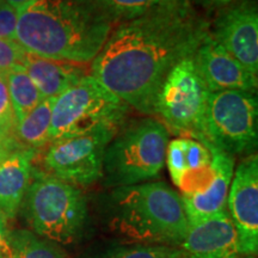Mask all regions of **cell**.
Wrapping results in <instances>:
<instances>
[{"mask_svg":"<svg viewBox=\"0 0 258 258\" xmlns=\"http://www.w3.org/2000/svg\"><path fill=\"white\" fill-rule=\"evenodd\" d=\"M208 32L190 0H161L112 29L92 60L91 76L131 108L152 115L167 74L195 53Z\"/></svg>","mask_w":258,"mask_h":258,"instance_id":"1","label":"cell"},{"mask_svg":"<svg viewBox=\"0 0 258 258\" xmlns=\"http://www.w3.org/2000/svg\"><path fill=\"white\" fill-rule=\"evenodd\" d=\"M112 29L92 0H32L18 9L15 40L36 56L88 63Z\"/></svg>","mask_w":258,"mask_h":258,"instance_id":"2","label":"cell"},{"mask_svg":"<svg viewBox=\"0 0 258 258\" xmlns=\"http://www.w3.org/2000/svg\"><path fill=\"white\" fill-rule=\"evenodd\" d=\"M112 230L131 243L178 247L189 228L182 199L164 182L112 191Z\"/></svg>","mask_w":258,"mask_h":258,"instance_id":"3","label":"cell"},{"mask_svg":"<svg viewBox=\"0 0 258 258\" xmlns=\"http://www.w3.org/2000/svg\"><path fill=\"white\" fill-rule=\"evenodd\" d=\"M21 207L31 232L59 245L78 240L88 219L86 199L78 186L34 169Z\"/></svg>","mask_w":258,"mask_h":258,"instance_id":"4","label":"cell"},{"mask_svg":"<svg viewBox=\"0 0 258 258\" xmlns=\"http://www.w3.org/2000/svg\"><path fill=\"white\" fill-rule=\"evenodd\" d=\"M169 131L154 118L137 120L116 133L103 160L104 184L112 188L140 184L163 170Z\"/></svg>","mask_w":258,"mask_h":258,"instance_id":"5","label":"cell"},{"mask_svg":"<svg viewBox=\"0 0 258 258\" xmlns=\"http://www.w3.org/2000/svg\"><path fill=\"white\" fill-rule=\"evenodd\" d=\"M129 110L127 103L92 76L84 77L54 99L50 143L98 129H120Z\"/></svg>","mask_w":258,"mask_h":258,"instance_id":"6","label":"cell"},{"mask_svg":"<svg viewBox=\"0 0 258 258\" xmlns=\"http://www.w3.org/2000/svg\"><path fill=\"white\" fill-rule=\"evenodd\" d=\"M194 54L180 60L167 74L157 95L154 115L175 133L200 141L211 91L199 72Z\"/></svg>","mask_w":258,"mask_h":258,"instance_id":"7","label":"cell"},{"mask_svg":"<svg viewBox=\"0 0 258 258\" xmlns=\"http://www.w3.org/2000/svg\"><path fill=\"white\" fill-rule=\"evenodd\" d=\"M257 124L256 93L235 90L209 93L202 140L232 157L250 156L257 147Z\"/></svg>","mask_w":258,"mask_h":258,"instance_id":"8","label":"cell"},{"mask_svg":"<svg viewBox=\"0 0 258 258\" xmlns=\"http://www.w3.org/2000/svg\"><path fill=\"white\" fill-rule=\"evenodd\" d=\"M118 129L104 128L50 143L44 165L50 175L76 186H88L103 177L105 150Z\"/></svg>","mask_w":258,"mask_h":258,"instance_id":"9","label":"cell"},{"mask_svg":"<svg viewBox=\"0 0 258 258\" xmlns=\"http://www.w3.org/2000/svg\"><path fill=\"white\" fill-rule=\"evenodd\" d=\"M228 213L238 235L240 254L258 251V158L250 154L240 161L227 196Z\"/></svg>","mask_w":258,"mask_h":258,"instance_id":"10","label":"cell"},{"mask_svg":"<svg viewBox=\"0 0 258 258\" xmlns=\"http://www.w3.org/2000/svg\"><path fill=\"white\" fill-rule=\"evenodd\" d=\"M209 35L251 73H258V12L253 0L222 10Z\"/></svg>","mask_w":258,"mask_h":258,"instance_id":"11","label":"cell"},{"mask_svg":"<svg viewBox=\"0 0 258 258\" xmlns=\"http://www.w3.org/2000/svg\"><path fill=\"white\" fill-rule=\"evenodd\" d=\"M194 57L211 92L235 90L257 93V74L245 69L239 61L213 40L209 32L201 41Z\"/></svg>","mask_w":258,"mask_h":258,"instance_id":"12","label":"cell"},{"mask_svg":"<svg viewBox=\"0 0 258 258\" xmlns=\"http://www.w3.org/2000/svg\"><path fill=\"white\" fill-rule=\"evenodd\" d=\"M179 258H238V235L227 209L189 225Z\"/></svg>","mask_w":258,"mask_h":258,"instance_id":"13","label":"cell"},{"mask_svg":"<svg viewBox=\"0 0 258 258\" xmlns=\"http://www.w3.org/2000/svg\"><path fill=\"white\" fill-rule=\"evenodd\" d=\"M202 143L207 144L212 152L215 176L211 186L203 192L180 195L189 225H194L225 211L234 172V157L219 150L207 140H202Z\"/></svg>","mask_w":258,"mask_h":258,"instance_id":"14","label":"cell"},{"mask_svg":"<svg viewBox=\"0 0 258 258\" xmlns=\"http://www.w3.org/2000/svg\"><path fill=\"white\" fill-rule=\"evenodd\" d=\"M35 150L18 147L0 160V213L14 219L30 184Z\"/></svg>","mask_w":258,"mask_h":258,"instance_id":"15","label":"cell"},{"mask_svg":"<svg viewBox=\"0 0 258 258\" xmlns=\"http://www.w3.org/2000/svg\"><path fill=\"white\" fill-rule=\"evenodd\" d=\"M23 69L43 98H55L89 76L80 63L46 59L27 53Z\"/></svg>","mask_w":258,"mask_h":258,"instance_id":"16","label":"cell"},{"mask_svg":"<svg viewBox=\"0 0 258 258\" xmlns=\"http://www.w3.org/2000/svg\"><path fill=\"white\" fill-rule=\"evenodd\" d=\"M3 258H67L60 245L29 230L9 231Z\"/></svg>","mask_w":258,"mask_h":258,"instance_id":"17","label":"cell"},{"mask_svg":"<svg viewBox=\"0 0 258 258\" xmlns=\"http://www.w3.org/2000/svg\"><path fill=\"white\" fill-rule=\"evenodd\" d=\"M55 98H44L36 108L17 123L18 143L23 147L37 150L50 143L51 110Z\"/></svg>","mask_w":258,"mask_h":258,"instance_id":"18","label":"cell"},{"mask_svg":"<svg viewBox=\"0 0 258 258\" xmlns=\"http://www.w3.org/2000/svg\"><path fill=\"white\" fill-rule=\"evenodd\" d=\"M6 84L16 120L21 122L43 101V96L38 91L24 69L12 70L5 73Z\"/></svg>","mask_w":258,"mask_h":258,"instance_id":"19","label":"cell"},{"mask_svg":"<svg viewBox=\"0 0 258 258\" xmlns=\"http://www.w3.org/2000/svg\"><path fill=\"white\" fill-rule=\"evenodd\" d=\"M112 22L118 24L145 14L148 10L159 4L161 0H92Z\"/></svg>","mask_w":258,"mask_h":258,"instance_id":"20","label":"cell"},{"mask_svg":"<svg viewBox=\"0 0 258 258\" xmlns=\"http://www.w3.org/2000/svg\"><path fill=\"white\" fill-rule=\"evenodd\" d=\"M16 132L17 120L10 99L5 74L0 73V145L6 152L23 147L18 143Z\"/></svg>","mask_w":258,"mask_h":258,"instance_id":"21","label":"cell"},{"mask_svg":"<svg viewBox=\"0 0 258 258\" xmlns=\"http://www.w3.org/2000/svg\"><path fill=\"white\" fill-rule=\"evenodd\" d=\"M179 247L129 243L105 251L99 258H179Z\"/></svg>","mask_w":258,"mask_h":258,"instance_id":"22","label":"cell"},{"mask_svg":"<svg viewBox=\"0 0 258 258\" xmlns=\"http://www.w3.org/2000/svg\"><path fill=\"white\" fill-rule=\"evenodd\" d=\"M27 54L16 40L0 38V73L23 69L24 56Z\"/></svg>","mask_w":258,"mask_h":258,"instance_id":"23","label":"cell"},{"mask_svg":"<svg viewBox=\"0 0 258 258\" xmlns=\"http://www.w3.org/2000/svg\"><path fill=\"white\" fill-rule=\"evenodd\" d=\"M17 19L18 9H14L0 2V38L15 40Z\"/></svg>","mask_w":258,"mask_h":258,"instance_id":"24","label":"cell"},{"mask_svg":"<svg viewBox=\"0 0 258 258\" xmlns=\"http://www.w3.org/2000/svg\"><path fill=\"white\" fill-rule=\"evenodd\" d=\"M8 232V218L3 213H0V257H2L3 250H4Z\"/></svg>","mask_w":258,"mask_h":258,"instance_id":"25","label":"cell"},{"mask_svg":"<svg viewBox=\"0 0 258 258\" xmlns=\"http://www.w3.org/2000/svg\"><path fill=\"white\" fill-rule=\"evenodd\" d=\"M0 2L5 3L6 5L11 6V8H14V9H19V8H22V6L27 5L28 3L32 2V0H0Z\"/></svg>","mask_w":258,"mask_h":258,"instance_id":"26","label":"cell"},{"mask_svg":"<svg viewBox=\"0 0 258 258\" xmlns=\"http://www.w3.org/2000/svg\"><path fill=\"white\" fill-rule=\"evenodd\" d=\"M232 2H234V0H207V3H206V6L226 5V4H231Z\"/></svg>","mask_w":258,"mask_h":258,"instance_id":"27","label":"cell"},{"mask_svg":"<svg viewBox=\"0 0 258 258\" xmlns=\"http://www.w3.org/2000/svg\"><path fill=\"white\" fill-rule=\"evenodd\" d=\"M6 153H8V152H6V151L4 150V148H3L2 145H0V160H2L3 158H4V156H5Z\"/></svg>","mask_w":258,"mask_h":258,"instance_id":"28","label":"cell"},{"mask_svg":"<svg viewBox=\"0 0 258 258\" xmlns=\"http://www.w3.org/2000/svg\"><path fill=\"white\" fill-rule=\"evenodd\" d=\"M238 258H257L256 254H240Z\"/></svg>","mask_w":258,"mask_h":258,"instance_id":"29","label":"cell"},{"mask_svg":"<svg viewBox=\"0 0 258 258\" xmlns=\"http://www.w3.org/2000/svg\"><path fill=\"white\" fill-rule=\"evenodd\" d=\"M0 258H3V257H0Z\"/></svg>","mask_w":258,"mask_h":258,"instance_id":"30","label":"cell"}]
</instances>
